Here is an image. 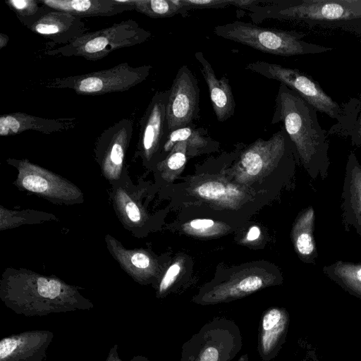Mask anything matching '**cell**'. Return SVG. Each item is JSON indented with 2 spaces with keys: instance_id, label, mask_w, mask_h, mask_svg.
Returning <instances> with one entry per match:
<instances>
[{
  "instance_id": "obj_9",
  "label": "cell",
  "mask_w": 361,
  "mask_h": 361,
  "mask_svg": "<svg viewBox=\"0 0 361 361\" xmlns=\"http://www.w3.org/2000/svg\"><path fill=\"white\" fill-rule=\"evenodd\" d=\"M1 289L6 298L25 301L68 300L78 295L74 287L60 279L25 268L6 269L1 277Z\"/></svg>"
},
{
  "instance_id": "obj_15",
  "label": "cell",
  "mask_w": 361,
  "mask_h": 361,
  "mask_svg": "<svg viewBox=\"0 0 361 361\" xmlns=\"http://www.w3.org/2000/svg\"><path fill=\"white\" fill-rule=\"evenodd\" d=\"M343 222L361 236V164L355 154L348 157L341 194Z\"/></svg>"
},
{
  "instance_id": "obj_25",
  "label": "cell",
  "mask_w": 361,
  "mask_h": 361,
  "mask_svg": "<svg viewBox=\"0 0 361 361\" xmlns=\"http://www.w3.org/2000/svg\"><path fill=\"white\" fill-rule=\"evenodd\" d=\"M134 11L152 18L186 17L181 0H133Z\"/></svg>"
},
{
  "instance_id": "obj_23",
  "label": "cell",
  "mask_w": 361,
  "mask_h": 361,
  "mask_svg": "<svg viewBox=\"0 0 361 361\" xmlns=\"http://www.w3.org/2000/svg\"><path fill=\"white\" fill-rule=\"evenodd\" d=\"M343 108L342 121L332 126L329 133L350 136L352 145L359 146L361 144V102L352 99Z\"/></svg>"
},
{
  "instance_id": "obj_16",
  "label": "cell",
  "mask_w": 361,
  "mask_h": 361,
  "mask_svg": "<svg viewBox=\"0 0 361 361\" xmlns=\"http://www.w3.org/2000/svg\"><path fill=\"white\" fill-rule=\"evenodd\" d=\"M195 58L208 87L214 114L219 122H224L235 114V102L228 79L217 78L211 63L202 51H197Z\"/></svg>"
},
{
  "instance_id": "obj_28",
  "label": "cell",
  "mask_w": 361,
  "mask_h": 361,
  "mask_svg": "<svg viewBox=\"0 0 361 361\" xmlns=\"http://www.w3.org/2000/svg\"><path fill=\"white\" fill-rule=\"evenodd\" d=\"M185 12L195 9L221 8L233 6L240 8L241 0H181Z\"/></svg>"
},
{
  "instance_id": "obj_21",
  "label": "cell",
  "mask_w": 361,
  "mask_h": 361,
  "mask_svg": "<svg viewBox=\"0 0 361 361\" xmlns=\"http://www.w3.org/2000/svg\"><path fill=\"white\" fill-rule=\"evenodd\" d=\"M184 142L187 150L200 152L217 146L218 142L208 135V130L203 127H197L193 123L185 127L170 131L163 151L166 152L173 149L174 145Z\"/></svg>"
},
{
  "instance_id": "obj_35",
  "label": "cell",
  "mask_w": 361,
  "mask_h": 361,
  "mask_svg": "<svg viewBox=\"0 0 361 361\" xmlns=\"http://www.w3.org/2000/svg\"><path fill=\"white\" fill-rule=\"evenodd\" d=\"M237 361H248L247 354L246 353V354L241 355Z\"/></svg>"
},
{
  "instance_id": "obj_12",
  "label": "cell",
  "mask_w": 361,
  "mask_h": 361,
  "mask_svg": "<svg viewBox=\"0 0 361 361\" xmlns=\"http://www.w3.org/2000/svg\"><path fill=\"white\" fill-rule=\"evenodd\" d=\"M169 90L152 96L140 123L138 150L145 161H150L163 150L169 133L166 119Z\"/></svg>"
},
{
  "instance_id": "obj_26",
  "label": "cell",
  "mask_w": 361,
  "mask_h": 361,
  "mask_svg": "<svg viewBox=\"0 0 361 361\" xmlns=\"http://www.w3.org/2000/svg\"><path fill=\"white\" fill-rule=\"evenodd\" d=\"M55 215L35 210L14 211L0 207V230L13 228L24 224H40L56 220Z\"/></svg>"
},
{
  "instance_id": "obj_22",
  "label": "cell",
  "mask_w": 361,
  "mask_h": 361,
  "mask_svg": "<svg viewBox=\"0 0 361 361\" xmlns=\"http://www.w3.org/2000/svg\"><path fill=\"white\" fill-rule=\"evenodd\" d=\"M322 271L348 293L361 299V263L339 260L324 266Z\"/></svg>"
},
{
  "instance_id": "obj_30",
  "label": "cell",
  "mask_w": 361,
  "mask_h": 361,
  "mask_svg": "<svg viewBox=\"0 0 361 361\" xmlns=\"http://www.w3.org/2000/svg\"><path fill=\"white\" fill-rule=\"evenodd\" d=\"M180 271L179 264H172L166 271L163 276L159 286V293L162 294L165 293L174 283Z\"/></svg>"
},
{
  "instance_id": "obj_3",
  "label": "cell",
  "mask_w": 361,
  "mask_h": 361,
  "mask_svg": "<svg viewBox=\"0 0 361 361\" xmlns=\"http://www.w3.org/2000/svg\"><path fill=\"white\" fill-rule=\"evenodd\" d=\"M214 32L219 37L281 56L316 54L333 50L332 47L303 40L306 35L302 32L265 27L240 20L215 26Z\"/></svg>"
},
{
  "instance_id": "obj_29",
  "label": "cell",
  "mask_w": 361,
  "mask_h": 361,
  "mask_svg": "<svg viewBox=\"0 0 361 361\" xmlns=\"http://www.w3.org/2000/svg\"><path fill=\"white\" fill-rule=\"evenodd\" d=\"M200 197L207 200H218L226 195L224 185L216 181H209L203 183L197 189Z\"/></svg>"
},
{
  "instance_id": "obj_4",
  "label": "cell",
  "mask_w": 361,
  "mask_h": 361,
  "mask_svg": "<svg viewBox=\"0 0 361 361\" xmlns=\"http://www.w3.org/2000/svg\"><path fill=\"white\" fill-rule=\"evenodd\" d=\"M151 37L149 31L140 27L135 20L128 19L108 27L86 32L68 44L47 50L45 54L51 56L82 57L96 61L112 51L142 44Z\"/></svg>"
},
{
  "instance_id": "obj_6",
  "label": "cell",
  "mask_w": 361,
  "mask_h": 361,
  "mask_svg": "<svg viewBox=\"0 0 361 361\" xmlns=\"http://www.w3.org/2000/svg\"><path fill=\"white\" fill-rule=\"evenodd\" d=\"M152 68L150 65L133 67L123 62L98 71L49 80L44 86L69 89L86 96L125 92L145 80Z\"/></svg>"
},
{
  "instance_id": "obj_33",
  "label": "cell",
  "mask_w": 361,
  "mask_h": 361,
  "mask_svg": "<svg viewBox=\"0 0 361 361\" xmlns=\"http://www.w3.org/2000/svg\"><path fill=\"white\" fill-rule=\"evenodd\" d=\"M260 235V231L259 228L257 226H252L249 230L247 235V239L249 241H253L259 238Z\"/></svg>"
},
{
  "instance_id": "obj_17",
  "label": "cell",
  "mask_w": 361,
  "mask_h": 361,
  "mask_svg": "<svg viewBox=\"0 0 361 361\" xmlns=\"http://www.w3.org/2000/svg\"><path fill=\"white\" fill-rule=\"evenodd\" d=\"M75 125L74 118H48L25 112H13L0 116V135H14L27 130L51 134L70 130Z\"/></svg>"
},
{
  "instance_id": "obj_8",
  "label": "cell",
  "mask_w": 361,
  "mask_h": 361,
  "mask_svg": "<svg viewBox=\"0 0 361 361\" xmlns=\"http://www.w3.org/2000/svg\"><path fill=\"white\" fill-rule=\"evenodd\" d=\"M245 69L280 82L295 92L317 111L336 119L338 123L342 121L343 108L325 93L320 85L310 75L297 68L263 61L249 63Z\"/></svg>"
},
{
  "instance_id": "obj_10",
  "label": "cell",
  "mask_w": 361,
  "mask_h": 361,
  "mask_svg": "<svg viewBox=\"0 0 361 361\" xmlns=\"http://www.w3.org/2000/svg\"><path fill=\"white\" fill-rule=\"evenodd\" d=\"M200 99V90L196 77L188 66H180L169 89L166 119L169 132L199 118Z\"/></svg>"
},
{
  "instance_id": "obj_2",
  "label": "cell",
  "mask_w": 361,
  "mask_h": 361,
  "mask_svg": "<svg viewBox=\"0 0 361 361\" xmlns=\"http://www.w3.org/2000/svg\"><path fill=\"white\" fill-rule=\"evenodd\" d=\"M247 11L255 24L266 20L297 21L361 35V0H271Z\"/></svg>"
},
{
  "instance_id": "obj_34",
  "label": "cell",
  "mask_w": 361,
  "mask_h": 361,
  "mask_svg": "<svg viewBox=\"0 0 361 361\" xmlns=\"http://www.w3.org/2000/svg\"><path fill=\"white\" fill-rule=\"evenodd\" d=\"M9 41V37L4 33H0V49L5 47Z\"/></svg>"
},
{
  "instance_id": "obj_18",
  "label": "cell",
  "mask_w": 361,
  "mask_h": 361,
  "mask_svg": "<svg viewBox=\"0 0 361 361\" xmlns=\"http://www.w3.org/2000/svg\"><path fill=\"white\" fill-rule=\"evenodd\" d=\"M43 5L81 18L110 17L134 11L133 0H39Z\"/></svg>"
},
{
  "instance_id": "obj_20",
  "label": "cell",
  "mask_w": 361,
  "mask_h": 361,
  "mask_svg": "<svg viewBox=\"0 0 361 361\" xmlns=\"http://www.w3.org/2000/svg\"><path fill=\"white\" fill-rule=\"evenodd\" d=\"M314 221V210L309 207L300 216L294 229V243L298 253L304 261L313 264L317 257Z\"/></svg>"
},
{
  "instance_id": "obj_5",
  "label": "cell",
  "mask_w": 361,
  "mask_h": 361,
  "mask_svg": "<svg viewBox=\"0 0 361 361\" xmlns=\"http://www.w3.org/2000/svg\"><path fill=\"white\" fill-rule=\"evenodd\" d=\"M242 345L240 330L235 322L214 317L183 344L180 361H231Z\"/></svg>"
},
{
  "instance_id": "obj_1",
  "label": "cell",
  "mask_w": 361,
  "mask_h": 361,
  "mask_svg": "<svg viewBox=\"0 0 361 361\" xmlns=\"http://www.w3.org/2000/svg\"><path fill=\"white\" fill-rule=\"evenodd\" d=\"M317 111L295 92L279 85L271 123L281 122L295 153L314 179L328 175L329 143Z\"/></svg>"
},
{
  "instance_id": "obj_27",
  "label": "cell",
  "mask_w": 361,
  "mask_h": 361,
  "mask_svg": "<svg viewBox=\"0 0 361 361\" xmlns=\"http://www.w3.org/2000/svg\"><path fill=\"white\" fill-rule=\"evenodd\" d=\"M5 3L27 27L35 23L49 9L39 0H7Z\"/></svg>"
},
{
  "instance_id": "obj_13",
  "label": "cell",
  "mask_w": 361,
  "mask_h": 361,
  "mask_svg": "<svg viewBox=\"0 0 361 361\" xmlns=\"http://www.w3.org/2000/svg\"><path fill=\"white\" fill-rule=\"evenodd\" d=\"M27 29L50 43L61 46L73 42L87 30L81 18L50 8Z\"/></svg>"
},
{
  "instance_id": "obj_19",
  "label": "cell",
  "mask_w": 361,
  "mask_h": 361,
  "mask_svg": "<svg viewBox=\"0 0 361 361\" xmlns=\"http://www.w3.org/2000/svg\"><path fill=\"white\" fill-rule=\"evenodd\" d=\"M112 257L121 269L137 281L145 280L152 272L153 262L144 250L127 249L118 240L107 234L104 237Z\"/></svg>"
},
{
  "instance_id": "obj_14",
  "label": "cell",
  "mask_w": 361,
  "mask_h": 361,
  "mask_svg": "<svg viewBox=\"0 0 361 361\" xmlns=\"http://www.w3.org/2000/svg\"><path fill=\"white\" fill-rule=\"evenodd\" d=\"M290 324V315L283 307H273L262 315L257 342V352L262 361L275 358L285 343Z\"/></svg>"
},
{
  "instance_id": "obj_11",
  "label": "cell",
  "mask_w": 361,
  "mask_h": 361,
  "mask_svg": "<svg viewBox=\"0 0 361 361\" xmlns=\"http://www.w3.org/2000/svg\"><path fill=\"white\" fill-rule=\"evenodd\" d=\"M133 130V121L122 118L105 129L97 140L95 158L102 175L110 182L118 180L123 173Z\"/></svg>"
},
{
  "instance_id": "obj_32",
  "label": "cell",
  "mask_w": 361,
  "mask_h": 361,
  "mask_svg": "<svg viewBox=\"0 0 361 361\" xmlns=\"http://www.w3.org/2000/svg\"><path fill=\"white\" fill-rule=\"evenodd\" d=\"M190 226L195 229L208 228L214 225V221L211 219H194L190 223Z\"/></svg>"
},
{
  "instance_id": "obj_7",
  "label": "cell",
  "mask_w": 361,
  "mask_h": 361,
  "mask_svg": "<svg viewBox=\"0 0 361 361\" xmlns=\"http://www.w3.org/2000/svg\"><path fill=\"white\" fill-rule=\"evenodd\" d=\"M6 163L16 169L13 185L54 204L73 205L84 202L81 190L68 179L26 159L8 158Z\"/></svg>"
},
{
  "instance_id": "obj_31",
  "label": "cell",
  "mask_w": 361,
  "mask_h": 361,
  "mask_svg": "<svg viewBox=\"0 0 361 361\" xmlns=\"http://www.w3.org/2000/svg\"><path fill=\"white\" fill-rule=\"evenodd\" d=\"M20 340L16 338H4L0 343V359L3 361L10 356L17 348Z\"/></svg>"
},
{
  "instance_id": "obj_24",
  "label": "cell",
  "mask_w": 361,
  "mask_h": 361,
  "mask_svg": "<svg viewBox=\"0 0 361 361\" xmlns=\"http://www.w3.org/2000/svg\"><path fill=\"white\" fill-rule=\"evenodd\" d=\"M112 200L115 211L123 224L133 228L142 223V210L132 195L125 188L118 187L112 195Z\"/></svg>"
},
{
  "instance_id": "obj_36",
  "label": "cell",
  "mask_w": 361,
  "mask_h": 361,
  "mask_svg": "<svg viewBox=\"0 0 361 361\" xmlns=\"http://www.w3.org/2000/svg\"><path fill=\"white\" fill-rule=\"evenodd\" d=\"M315 361H319V360L316 359Z\"/></svg>"
}]
</instances>
